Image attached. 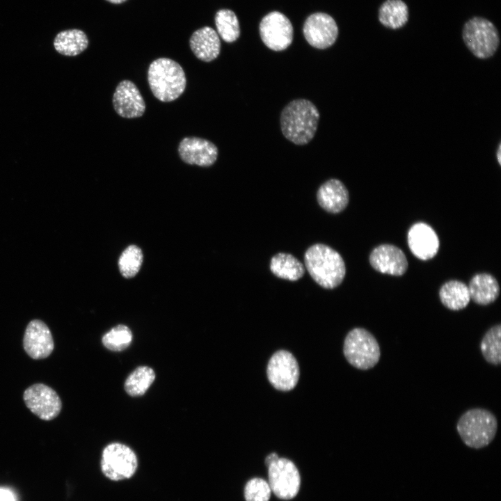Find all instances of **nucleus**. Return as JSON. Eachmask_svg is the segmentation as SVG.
<instances>
[{
  "label": "nucleus",
  "instance_id": "473e14b6",
  "mask_svg": "<svg viewBox=\"0 0 501 501\" xmlns=\"http://www.w3.org/2000/svg\"><path fill=\"white\" fill-rule=\"evenodd\" d=\"M500 148H501V145H500V144H499V146H498V151H497V158H498V164H499L500 165H501V162H500V161H501V159H500V157H501V154H500L501 149H500Z\"/></svg>",
  "mask_w": 501,
  "mask_h": 501
},
{
  "label": "nucleus",
  "instance_id": "6e6552de",
  "mask_svg": "<svg viewBox=\"0 0 501 501\" xmlns=\"http://www.w3.org/2000/svg\"><path fill=\"white\" fill-rule=\"evenodd\" d=\"M269 484L280 499L291 500L299 493L301 477L295 464L285 458H278L268 466Z\"/></svg>",
  "mask_w": 501,
  "mask_h": 501
},
{
  "label": "nucleus",
  "instance_id": "7c9ffc66",
  "mask_svg": "<svg viewBox=\"0 0 501 501\" xmlns=\"http://www.w3.org/2000/svg\"><path fill=\"white\" fill-rule=\"evenodd\" d=\"M0 501H14V499L9 491L0 489Z\"/></svg>",
  "mask_w": 501,
  "mask_h": 501
},
{
  "label": "nucleus",
  "instance_id": "72a5a7b5",
  "mask_svg": "<svg viewBox=\"0 0 501 501\" xmlns=\"http://www.w3.org/2000/svg\"><path fill=\"white\" fill-rule=\"evenodd\" d=\"M106 1H107L111 3H114V4H120V3H122L125 1H126L127 0H106Z\"/></svg>",
  "mask_w": 501,
  "mask_h": 501
},
{
  "label": "nucleus",
  "instance_id": "2f4dec72",
  "mask_svg": "<svg viewBox=\"0 0 501 501\" xmlns=\"http://www.w3.org/2000/svg\"><path fill=\"white\" fill-rule=\"evenodd\" d=\"M278 458L279 457L277 454H276V453L270 454L265 459L266 466H268L271 462L274 461L275 460L278 459Z\"/></svg>",
  "mask_w": 501,
  "mask_h": 501
},
{
  "label": "nucleus",
  "instance_id": "ddd939ff",
  "mask_svg": "<svg viewBox=\"0 0 501 501\" xmlns=\"http://www.w3.org/2000/svg\"><path fill=\"white\" fill-rule=\"evenodd\" d=\"M23 347L27 355L34 360L49 356L54 351V342L48 326L40 319L30 321L23 337Z\"/></svg>",
  "mask_w": 501,
  "mask_h": 501
},
{
  "label": "nucleus",
  "instance_id": "20e7f679",
  "mask_svg": "<svg viewBox=\"0 0 501 501\" xmlns=\"http://www.w3.org/2000/svg\"><path fill=\"white\" fill-rule=\"evenodd\" d=\"M498 429L496 417L488 410L475 408L459 418L456 430L463 442L469 447L480 449L489 445Z\"/></svg>",
  "mask_w": 501,
  "mask_h": 501
},
{
  "label": "nucleus",
  "instance_id": "9b49d317",
  "mask_svg": "<svg viewBox=\"0 0 501 501\" xmlns=\"http://www.w3.org/2000/svg\"><path fill=\"white\" fill-rule=\"evenodd\" d=\"M267 374L269 381L276 389L289 391L296 385L300 371L294 356L287 351L279 350L269 359Z\"/></svg>",
  "mask_w": 501,
  "mask_h": 501
},
{
  "label": "nucleus",
  "instance_id": "9d476101",
  "mask_svg": "<svg viewBox=\"0 0 501 501\" xmlns=\"http://www.w3.org/2000/svg\"><path fill=\"white\" fill-rule=\"evenodd\" d=\"M260 35L264 44L273 51H283L290 46L294 30L289 19L278 11H272L260 22Z\"/></svg>",
  "mask_w": 501,
  "mask_h": 501
},
{
  "label": "nucleus",
  "instance_id": "2eb2a0df",
  "mask_svg": "<svg viewBox=\"0 0 501 501\" xmlns=\"http://www.w3.org/2000/svg\"><path fill=\"white\" fill-rule=\"evenodd\" d=\"M178 153L186 164L208 167L218 157V148L212 142L198 138L185 137L180 143Z\"/></svg>",
  "mask_w": 501,
  "mask_h": 501
},
{
  "label": "nucleus",
  "instance_id": "6ab92c4d",
  "mask_svg": "<svg viewBox=\"0 0 501 501\" xmlns=\"http://www.w3.org/2000/svg\"><path fill=\"white\" fill-rule=\"evenodd\" d=\"M189 45L194 55L205 62L214 60L221 51L218 35L209 26H204L193 32L190 38Z\"/></svg>",
  "mask_w": 501,
  "mask_h": 501
},
{
  "label": "nucleus",
  "instance_id": "393cba45",
  "mask_svg": "<svg viewBox=\"0 0 501 501\" xmlns=\"http://www.w3.org/2000/svg\"><path fill=\"white\" fill-rule=\"evenodd\" d=\"M155 379L154 371L148 366L134 369L125 382V390L132 397L141 396L148 390Z\"/></svg>",
  "mask_w": 501,
  "mask_h": 501
},
{
  "label": "nucleus",
  "instance_id": "f257e3e1",
  "mask_svg": "<svg viewBox=\"0 0 501 501\" xmlns=\"http://www.w3.org/2000/svg\"><path fill=\"white\" fill-rule=\"evenodd\" d=\"M319 116L317 108L310 100H294L281 112L280 122L282 133L293 143L305 145L315 135Z\"/></svg>",
  "mask_w": 501,
  "mask_h": 501
},
{
  "label": "nucleus",
  "instance_id": "1a4fd4ad",
  "mask_svg": "<svg viewBox=\"0 0 501 501\" xmlns=\"http://www.w3.org/2000/svg\"><path fill=\"white\" fill-rule=\"evenodd\" d=\"M23 400L33 414L45 421L55 419L62 409V401L58 393L41 383L28 387L23 393Z\"/></svg>",
  "mask_w": 501,
  "mask_h": 501
},
{
  "label": "nucleus",
  "instance_id": "b1692460",
  "mask_svg": "<svg viewBox=\"0 0 501 501\" xmlns=\"http://www.w3.org/2000/svg\"><path fill=\"white\" fill-rule=\"evenodd\" d=\"M270 269L278 278L295 281L300 279L305 273L303 264L294 256L280 253L271 260Z\"/></svg>",
  "mask_w": 501,
  "mask_h": 501
},
{
  "label": "nucleus",
  "instance_id": "f03ea898",
  "mask_svg": "<svg viewBox=\"0 0 501 501\" xmlns=\"http://www.w3.org/2000/svg\"><path fill=\"white\" fill-rule=\"evenodd\" d=\"M304 262L310 276L324 288L333 289L344 280L346 273L344 260L328 246L322 244L311 246L305 253Z\"/></svg>",
  "mask_w": 501,
  "mask_h": 501
},
{
  "label": "nucleus",
  "instance_id": "aec40b11",
  "mask_svg": "<svg viewBox=\"0 0 501 501\" xmlns=\"http://www.w3.org/2000/svg\"><path fill=\"white\" fill-rule=\"evenodd\" d=\"M468 287L470 299L482 305L495 301L500 293L497 280L488 273L476 274L471 279Z\"/></svg>",
  "mask_w": 501,
  "mask_h": 501
},
{
  "label": "nucleus",
  "instance_id": "a878e982",
  "mask_svg": "<svg viewBox=\"0 0 501 501\" xmlns=\"http://www.w3.org/2000/svg\"><path fill=\"white\" fill-rule=\"evenodd\" d=\"M500 335V324L495 325L486 332L480 343L484 358L493 365H498L501 363Z\"/></svg>",
  "mask_w": 501,
  "mask_h": 501
},
{
  "label": "nucleus",
  "instance_id": "4468645a",
  "mask_svg": "<svg viewBox=\"0 0 501 501\" xmlns=\"http://www.w3.org/2000/svg\"><path fill=\"white\" fill-rule=\"evenodd\" d=\"M113 105L121 117H141L145 110V103L137 86L129 80H122L117 86L113 95Z\"/></svg>",
  "mask_w": 501,
  "mask_h": 501
},
{
  "label": "nucleus",
  "instance_id": "a211bd4d",
  "mask_svg": "<svg viewBox=\"0 0 501 501\" xmlns=\"http://www.w3.org/2000/svg\"><path fill=\"white\" fill-rule=\"evenodd\" d=\"M319 205L330 213H339L349 202V192L345 185L337 179H330L323 183L317 193Z\"/></svg>",
  "mask_w": 501,
  "mask_h": 501
},
{
  "label": "nucleus",
  "instance_id": "f3484780",
  "mask_svg": "<svg viewBox=\"0 0 501 501\" xmlns=\"http://www.w3.org/2000/svg\"><path fill=\"white\" fill-rule=\"evenodd\" d=\"M407 241L411 253L422 260L433 258L439 248V239L436 232L422 222L416 223L411 227Z\"/></svg>",
  "mask_w": 501,
  "mask_h": 501
},
{
  "label": "nucleus",
  "instance_id": "7ed1b4c3",
  "mask_svg": "<svg viewBox=\"0 0 501 501\" xmlns=\"http://www.w3.org/2000/svg\"><path fill=\"white\" fill-rule=\"evenodd\" d=\"M148 81L154 97L164 102L177 99L184 91L186 79L184 70L168 58L153 61L148 71Z\"/></svg>",
  "mask_w": 501,
  "mask_h": 501
},
{
  "label": "nucleus",
  "instance_id": "f8f14e48",
  "mask_svg": "<svg viewBox=\"0 0 501 501\" xmlns=\"http://www.w3.org/2000/svg\"><path fill=\"white\" fill-rule=\"evenodd\" d=\"M303 33L313 47L324 49L331 47L337 40L338 27L334 19L324 13H315L305 20Z\"/></svg>",
  "mask_w": 501,
  "mask_h": 501
},
{
  "label": "nucleus",
  "instance_id": "dca6fc26",
  "mask_svg": "<svg viewBox=\"0 0 501 501\" xmlns=\"http://www.w3.org/2000/svg\"><path fill=\"white\" fill-rule=\"evenodd\" d=\"M369 262L377 271L392 276H401L408 268V261L404 252L391 244L376 247L369 255Z\"/></svg>",
  "mask_w": 501,
  "mask_h": 501
},
{
  "label": "nucleus",
  "instance_id": "c756f323",
  "mask_svg": "<svg viewBox=\"0 0 501 501\" xmlns=\"http://www.w3.org/2000/svg\"><path fill=\"white\" fill-rule=\"evenodd\" d=\"M271 493L269 483L262 478L250 479L244 487L246 501H269Z\"/></svg>",
  "mask_w": 501,
  "mask_h": 501
},
{
  "label": "nucleus",
  "instance_id": "4be33fe9",
  "mask_svg": "<svg viewBox=\"0 0 501 501\" xmlns=\"http://www.w3.org/2000/svg\"><path fill=\"white\" fill-rule=\"evenodd\" d=\"M408 8L402 0H385L379 8L378 19L386 28L399 29L408 22Z\"/></svg>",
  "mask_w": 501,
  "mask_h": 501
},
{
  "label": "nucleus",
  "instance_id": "39448f33",
  "mask_svg": "<svg viewBox=\"0 0 501 501\" xmlns=\"http://www.w3.org/2000/svg\"><path fill=\"white\" fill-rule=\"evenodd\" d=\"M343 353L354 367L367 370L379 361L381 350L376 337L363 328H354L345 337Z\"/></svg>",
  "mask_w": 501,
  "mask_h": 501
},
{
  "label": "nucleus",
  "instance_id": "412c9836",
  "mask_svg": "<svg viewBox=\"0 0 501 501\" xmlns=\"http://www.w3.org/2000/svg\"><path fill=\"white\" fill-rule=\"evenodd\" d=\"M86 34L80 29H67L59 32L54 40L57 52L67 56H75L83 52L88 46Z\"/></svg>",
  "mask_w": 501,
  "mask_h": 501
},
{
  "label": "nucleus",
  "instance_id": "cd10ccee",
  "mask_svg": "<svg viewBox=\"0 0 501 501\" xmlns=\"http://www.w3.org/2000/svg\"><path fill=\"white\" fill-rule=\"evenodd\" d=\"M143 262V253L139 247L130 245L120 256L118 267L121 274L127 278L136 276Z\"/></svg>",
  "mask_w": 501,
  "mask_h": 501
},
{
  "label": "nucleus",
  "instance_id": "bb28decb",
  "mask_svg": "<svg viewBox=\"0 0 501 501\" xmlns=\"http://www.w3.org/2000/svg\"><path fill=\"white\" fill-rule=\"evenodd\" d=\"M215 24L221 38L226 42L236 41L240 35L239 24L235 13L229 9H221L215 15Z\"/></svg>",
  "mask_w": 501,
  "mask_h": 501
},
{
  "label": "nucleus",
  "instance_id": "c85d7f7f",
  "mask_svg": "<svg viewBox=\"0 0 501 501\" xmlns=\"http://www.w3.org/2000/svg\"><path fill=\"white\" fill-rule=\"evenodd\" d=\"M132 340L131 330L122 324H119L110 329L102 339L103 345L113 351H120L127 349Z\"/></svg>",
  "mask_w": 501,
  "mask_h": 501
},
{
  "label": "nucleus",
  "instance_id": "423d86ee",
  "mask_svg": "<svg viewBox=\"0 0 501 501\" xmlns=\"http://www.w3.org/2000/svg\"><path fill=\"white\" fill-rule=\"evenodd\" d=\"M462 38L470 51L479 59L493 56L500 42L495 26L482 17H473L464 24Z\"/></svg>",
  "mask_w": 501,
  "mask_h": 501
},
{
  "label": "nucleus",
  "instance_id": "5701e85b",
  "mask_svg": "<svg viewBox=\"0 0 501 501\" xmlns=\"http://www.w3.org/2000/svg\"><path fill=\"white\" fill-rule=\"evenodd\" d=\"M439 296L442 303L452 310L465 308L470 300L468 286L459 280L445 283L440 289Z\"/></svg>",
  "mask_w": 501,
  "mask_h": 501
},
{
  "label": "nucleus",
  "instance_id": "0eeeda50",
  "mask_svg": "<svg viewBox=\"0 0 501 501\" xmlns=\"http://www.w3.org/2000/svg\"><path fill=\"white\" fill-rule=\"evenodd\" d=\"M100 466L105 477L112 481H120L134 475L138 459L135 452L127 445L112 443L104 448Z\"/></svg>",
  "mask_w": 501,
  "mask_h": 501
}]
</instances>
